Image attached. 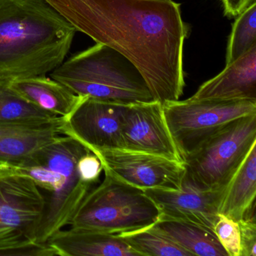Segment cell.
Here are the masks:
<instances>
[{
    "mask_svg": "<svg viewBox=\"0 0 256 256\" xmlns=\"http://www.w3.org/2000/svg\"><path fill=\"white\" fill-rule=\"evenodd\" d=\"M77 31L124 55L154 100H179L185 88L184 44L190 26L173 0H46Z\"/></svg>",
    "mask_w": 256,
    "mask_h": 256,
    "instance_id": "6da1fadb",
    "label": "cell"
},
{
    "mask_svg": "<svg viewBox=\"0 0 256 256\" xmlns=\"http://www.w3.org/2000/svg\"><path fill=\"white\" fill-rule=\"evenodd\" d=\"M76 32L46 0H0V78L52 72L65 60Z\"/></svg>",
    "mask_w": 256,
    "mask_h": 256,
    "instance_id": "7a4b0ae2",
    "label": "cell"
},
{
    "mask_svg": "<svg viewBox=\"0 0 256 256\" xmlns=\"http://www.w3.org/2000/svg\"><path fill=\"white\" fill-rule=\"evenodd\" d=\"M90 150L70 136H58L12 168L29 176L47 194L36 241L49 238L70 226L79 206L94 186L85 182L78 170L80 158Z\"/></svg>",
    "mask_w": 256,
    "mask_h": 256,
    "instance_id": "3957f363",
    "label": "cell"
},
{
    "mask_svg": "<svg viewBox=\"0 0 256 256\" xmlns=\"http://www.w3.org/2000/svg\"><path fill=\"white\" fill-rule=\"evenodd\" d=\"M50 78L80 96L126 104L154 100L134 64L100 43L64 61Z\"/></svg>",
    "mask_w": 256,
    "mask_h": 256,
    "instance_id": "277c9868",
    "label": "cell"
},
{
    "mask_svg": "<svg viewBox=\"0 0 256 256\" xmlns=\"http://www.w3.org/2000/svg\"><path fill=\"white\" fill-rule=\"evenodd\" d=\"M104 172L102 182L86 194L70 227L116 234L152 226L158 211L144 190Z\"/></svg>",
    "mask_w": 256,
    "mask_h": 256,
    "instance_id": "5b68a950",
    "label": "cell"
},
{
    "mask_svg": "<svg viewBox=\"0 0 256 256\" xmlns=\"http://www.w3.org/2000/svg\"><path fill=\"white\" fill-rule=\"evenodd\" d=\"M254 144L256 114L232 121L184 157V182L204 191L224 190Z\"/></svg>",
    "mask_w": 256,
    "mask_h": 256,
    "instance_id": "8992f818",
    "label": "cell"
},
{
    "mask_svg": "<svg viewBox=\"0 0 256 256\" xmlns=\"http://www.w3.org/2000/svg\"><path fill=\"white\" fill-rule=\"evenodd\" d=\"M170 134L184 157L229 122L256 114L250 100H188L163 104Z\"/></svg>",
    "mask_w": 256,
    "mask_h": 256,
    "instance_id": "52a82bcc",
    "label": "cell"
},
{
    "mask_svg": "<svg viewBox=\"0 0 256 256\" xmlns=\"http://www.w3.org/2000/svg\"><path fill=\"white\" fill-rule=\"evenodd\" d=\"M46 197L28 175L0 169V252L36 241Z\"/></svg>",
    "mask_w": 256,
    "mask_h": 256,
    "instance_id": "ba28073f",
    "label": "cell"
},
{
    "mask_svg": "<svg viewBox=\"0 0 256 256\" xmlns=\"http://www.w3.org/2000/svg\"><path fill=\"white\" fill-rule=\"evenodd\" d=\"M103 170L142 190L179 188L184 182V164L164 157L124 148L91 149Z\"/></svg>",
    "mask_w": 256,
    "mask_h": 256,
    "instance_id": "9c48e42d",
    "label": "cell"
},
{
    "mask_svg": "<svg viewBox=\"0 0 256 256\" xmlns=\"http://www.w3.org/2000/svg\"><path fill=\"white\" fill-rule=\"evenodd\" d=\"M121 148L146 152L182 163L180 152L170 134L163 104L152 100L127 106L122 128Z\"/></svg>",
    "mask_w": 256,
    "mask_h": 256,
    "instance_id": "30bf717a",
    "label": "cell"
},
{
    "mask_svg": "<svg viewBox=\"0 0 256 256\" xmlns=\"http://www.w3.org/2000/svg\"><path fill=\"white\" fill-rule=\"evenodd\" d=\"M128 104L84 96L64 119V134L91 149L121 148V128Z\"/></svg>",
    "mask_w": 256,
    "mask_h": 256,
    "instance_id": "8fae6325",
    "label": "cell"
},
{
    "mask_svg": "<svg viewBox=\"0 0 256 256\" xmlns=\"http://www.w3.org/2000/svg\"><path fill=\"white\" fill-rule=\"evenodd\" d=\"M144 192L156 206L158 220L192 223L214 230L224 190L204 191L184 181L179 188H148Z\"/></svg>",
    "mask_w": 256,
    "mask_h": 256,
    "instance_id": "7c38bea8",
    "label": "cell"
},
{
    "mask_svg": "<svg viewBox=\"0 0 256 256\" xmlns=\"http://www.w3.org/2000/svg\"><path fill=\"white\" fill-rule=\"evenodd\" d=\"M64 119L0 121V164L16 168L64 134Z\"/></svg>",
    "mask_w": 256,
    "mask_h": 256,
    "instance_id": "4fadbf2b",
    "label": "cell"
},
{
    "mask_svg": "<svg viewBox=\"0 0 256 256\" xmlns=\"http://www.w3.org/2000/svg\"><path fill=\"white\" fill-rule=\"evenodd\" d=\"M191 100L256 101V46L199 86Z\"/></svg>",
    "mask_w": 256,
    "mask_h": 256,
    "instance_id": "5bb4252c",
    "label": "cell"
},
{
    "mask_svg": "<svg viewBox=\"0 0 256 256\" xmlns=\"http://www.w3.org/2000/svg\"><path fill=\"white\" fill-rule=\"evenodd\" d=\"M47 242L60 256H140L119 235L96 230L61 229Z\"/></svg>",
    "mask_w": 256,
    "mask_h": 256,
    "instance_id": "9a60e30c",
    "label": "cell"
},
{
    "mask_svg": "<svg viewBox=\"0 0 256 256\" xmlns=\"http://www.w3.org/2000/svg\"><path fill=\"white\" fill-rule=\"evenodd\" d=\"M10 86L28 102L60 118H68L84 97L44 76L10 80Z\"/></svg>",
    "mask_w": 256,
    "mask_h": 256,
    "instance_id": "2e32d148",
    "label": "cell"
},
{
    "mask_svg": "<svg viewBox=\"0 0 256 256\" xmlns=\"http://www.w3.org/2000/svg\"><path fill=\"white\" fill-rule=\"evenodd\" d=\"M256 196V144L252 148L224 188L218 214L236 222L254 215Z\"/></svg>",
    "mask_w": 256,
    "mask_h": 256,
    "instance_id": "e0dca14e",
    "label": "cell"
},
{
    "mask_svg": "<svg viewBox=\"0 0 256 256\" xmlns=\"http://www.w3.org/2000/svg\"><path fill=\"white\" fill-rule=\"evenodd\" d=\"M192 256H228L214 230L192 223L158 220L152 226Z\"/></svg>",
    "mask_w": 256,
    "mask_h": 256,
    "instance_id": "ac0fdd59",
    "label": "cell"
},
{
    "mask_svg": "<svg viewBox=\"0 0 256 256\" xmlns=\"http://www.w3.org/2000/svg\"><path fill=\"white\" fill-rule=\"evenodd\" d=\"M140 256H192L152 228L116 234Z\"/></svg>",
    "mask_w": 256,
    "mask_h": 256,
    "instance_id": "d6986e66",
    "label": "cell"
},
{
    "mask_svg": "<svg viewBox=\"0 0 256 256\" xmlns=\"http://www.w3.org/2000/svg\"><path fill=\"white\" fill-rule=\"evenodd\" d=\"M58 118L22 98L10 86V80L0 78V121L47 120Z\"/></svg>",
    "mask_w": 256,
    "mask_h": 256,
    "instance_id": "ffe728a7",
    "label": "cell"
},
{
    "mask_svg": "<svg viewBox=\"0 0 256 256\" xmlns=\"http://www.w3.org/2000/svg\"><path fill=\"white\" fill-rule=\"evenodd\" d=\"M235 18L228 40L226 65L256 46V2Z\"/></svg>",
    "mask_w": 256,
    "mask_h": 256,
    "instance_id": "44dd1931",
    "label": "cell"
},
{
    "mask_svg": "<svg viewBox=\"0 0 256 256\" xmlns=\"http://www.w3.org/2000/svg\"><path fill=\"white\" fill-rule=\"evenodd\" d=\"M214 232L228 256H240V232L238 222L218 214Z\"/></svg>",
    "mask_w": 256,
    "mask_h": 256,
    "instance_id": "7402d4cb",
    "label": "cell"
},
{
    "mask_svg": "<svg viewBox=\"0 0 256 256\" xmlns=\"http://www.w3.org/2000/svg\"><path fill=\"white\" fill-rule=\"evenodd\" d=\"M240 232V256H256V215L238 222Z\"/></svg>",
    "mask_w": 256,
    "mask_h": 256,
    "instance_id": "603a6c76",
    "label": "cell"
},
{
    "mask_svg": "<svg viewBox=\"0 0 256 256\" xmlns=\"http://www.w3.org/2000/svg\"><path fill=\"white\" fill-rule=\"evenodd\" d=\"M78 170L82 179L94 186L100 179L103 166L100 158L90 150L79 160Z\"/></svg>",
    "mask_w": 256,
    "mask_h": 256,
    "instance_id": "cb8c5ba5",
    "label": "cell"
},
{
    "mask_svg": "<svg viewBox=\"0 0 256 256\" xmlns=\"http://www.w3.org/2000/svg\"><path fill=\"white\" fill-rule=\"evenodd\" d=\"M222 7L223 13L226 17L235 18L256 0H218Z\"/></svg>",
    "mask_w": 256,
    "mask_h": 256,
    "instance_id": "d4e9b609",
    "label": "cell"
}]
</instances>
